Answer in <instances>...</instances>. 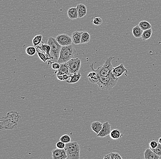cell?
<instances>
[{
  "label": "cell",
  "mask_w": 161,
  "mask_h": 159,
  "mask_svg": "<svg viewBox=\"0 0 161 159\" xmlns=\"http://www.w3.org/2000/svg\"><path fill=\"white\" fill-rule=\"evenodd\" d=\"M118 81V78L114 74L108 76H101L97 84L102 90H110L116 85Z\"/></svg>",
  "instance_id": "1"
},
{
  "label": "cell",
  "mask_w": 161,
  "mask_h": 159,
  "mask_svg": "<svg viewBox=\"0 0 161 159\" xmlns=\"http://www.w3.org/2000/svg\"><path fill=\"white\" fill-rule=\"evenodd\" d=\"M91 39V36L87 32H83L82 34L81 44H86L89 43Z\"/></svg>",
  "instance_id": "23"
},
{
  "label": "cell",
  "mask_w": 161,
  "mask_h": 159,
  "mask_svg": "<svg viewBox=\"0 0 161 159\" xmlns=\"http://www.w3.org/2000/svg\"><path fill=\"white\" fill-rule=\"evenodd\" d=\"M76 53V49L72 45L68 46H62L57 62L60 64L66 63L74 57Z\"/></svg>",
  "instance_id": "2"
},
{
  "label": "cell",
  "mask_w": 161,
  "mask_h": 159,
  "mask_svg": "<svg viewBox=\"0 0 161 159\" xmlns=\"http://www.w3.org/2000/svg\"><path fill=\"white\" fill-rule=\"evenodd\" d=\"M18 123L9 118L7 116H3L0 120V130H11L17 127Z\"/></svg>",
  "instance_id": "6"
},
{
  "label": "cell",
  "mask_w": 161,
  "mask_h": 159,
  "mask_svg": "<svg viewBox=\"0 0 161 159\" xmlns=\"http://www.w3.org/2000/svg\"><path fill=\"white\" fill-rule=\"evenodd\" d=\"M77 10L78 12V18H82L86 15L87 13V8L83 4H78L77 6Z\"/></svg>",
  "instance_id": "14"
},
{
  "label": "cell",
  "mask_w": 161,
  "mask_h": 159,
  "mask_svg": "<svg viewBox=\"0 0 161 159\" xmlns=\"http://www.w3.org/2000/svg\"><path fill=\"white\" fill-rule=\"evenodd\" d=\"M60 64H61V67L58 70L63 72L65 74L70 75L69 69L68 66L67 65L66 62V63H61Z\"/></svg>",
  "instance_id": "29"
},
{
  "label": "cell",
  "mask_w": 161,
  "mask_h": 159,
  "mask_svg": "<svg viewBox=\"0 0 161 159\" xmlns=\"http://www.w3.org/2000/svg\"><path fill=\"white\" fill-rule=\"evenodd\" d=\"M47 42L51 47L50 53L51 57L53 58V60L57 62L62 46L57 41L56 39L52 37L49 38Z\"/></svg>",
  "instance_id": "5"
},
{
  "label": "cell",
  "mask_w": 161,
  "mask_h": 159,
  "mask_svg": "<svg viewBox=\"0 0 161 159\" xmlns=\"http://www.w3.org/2000/svg\"><path fill=\"white\" fill-rule=\"evenodd\" d=\"M66 63L69 69L70 74L78 73L81 67V61L78 58H73Z\"/></svg>",
  "instance_id": "7"
},
{
  "label": "cell",
  "mask_w": 161,
  "mask_h": 159,
  "mask_svg": "<svg viewBox=\"0 0 161 159\" xmlns=\"http://www.w3.org/2000/svg\"><path fill=\"white\" fill-rule=\"evenodd\" d=\"M158 144H159V143L157 141H155V140H152L149 143L150 148L151 149L155 148L158 146Z\"/></svg>",
  "instance_id": "34"
},
{
  "label": "cell",
  "mask_w": 161,
  "mask_h": 159,
  "mask_svg": "<svg viewBox=\"0 0 161 159\" xmlns=\"http://www.w3.org/2000/svg\"><path fill=\"white\" fill-rule=\"evenodd\" d=\"M56 77L58 79L61 81H66L69 78V75L65 74L59 70H57Z\"/></svg>",
  "instance_id": "24"
},
{
  "label": "cell",
  "mask_w": 161,
  "mask_h": 159,
  "mask_svg": "<svg viewBox=\"0 0 161 159\" xmlns=\"http://www.w3.org/2000/svg\"><path fill=\"white\" fill-rule=\"evenodd\" d=\"M153 34V29L152 28L147 30L143 31L141 35V38L143 41H146L150 38Z\"/></svg>",
  "instance_id": "26"
},
{
  "label": "cell",
  "mask_w": 161,
  "mask_h": 159,
  "mask_svg": "<svg viewBox=\"0 0 161 159\" xmlns=\"http://www.w3.org/2000/svg\"><path fill=\"white\" fill-rule=\"evenodd\" d=\"M36 48L34 46H29L26 49V53L30 56H33L36 53Z\"/></svg>",
  "instance_id": "30"
},
{
  "label": "cell",
  "mask_w": 161,
  "mask_h": 159,
  "mask_svg": "<svg viewBox=\"0 0 161 159\" xmlns=\"http://www.w3.org/2000/svg\"><path fill=\"white\" fill-rule=\"evenodd\" d=\"M114 57H110L107 58L103 65L94 69L100 76H108L113 74L112 70L114 67L112 64V61L114 59Z\"/></svg>",
  "instance_id": "4"
},
{
  "label": "cell",
  "mask_w": 161,
  "mask_h": 159,
  "mask_svg": "<svg viewBox=\"0 0 161 159\" xmlns=\"http://www.w3.org/2000/svg\"><path fill=\"white\" fill-rule=\"evenodd\" d=\"M60 140L66 144L71 142V138L68 135L65 134L60 138Z\"/></svg>",
  "instance_id": "31"
},
{
  "label": "cell",
  "mask_w": 161,
  "mask_h": 159,
  "mask_svg": "<svg viewBox=\"0 0 161 159\" xmlns=\"http://www.w3.org/2000/svg\"><path fill=\"white\" fill-rule=\"evenodd\" d=\"M153 151L157 154V155H158V156H161V144L159 143L158 146L157 147L155 148L154 149H151Z\"/></svg>",
  "instance_id": "33"
},
{
  "label": "cell",
  "mask_w": 161,
  "mask_h": 159,
  "mask_svg": "<svg viewBox=\"0 0 161 159\" xmlns=\"http://www.w3.org/2000/svg\"><path fill=\"white\" fill-rule=\"evenodd\" d=\"M92 23L93 25H95L96 26L100 25L102 22V20L101 18L94 17V18H93L92 21Z\"/></svg>",
  "instance_id": "32"
},
{
  "label": "cell",
  "mask_w": 161,
  "mask_h": 159,
  "mask_svg": "<svg viewBox=\"0 0 161 159\" xmlns=\"http://www.w3.org/2000/svg\"><path fill=\"white\" fill-rule=\"evenodd\" d=\"M61 64L58 62H54L51 65V67L55 70H58L60 69Z\"/></svg>",
  "instance_id": "37"
},
{
  "label": "cell",
  "mask_w": 161,
  "mask_h": 159,
  "mask_svg": "<svg viewBox=\"0 0 161 159\" xmlns=\"http://www.w3.org/2000/svg\"><path fill=\"white\" fill-rule=\"evenodd\" d=\"M111 124L108 122L102 123V128L100 132L98 134V137L104 138L109 135L111 132Z\"/></svg>",
  "instance_id": "11"
},
{
  "label": "cell",
  "mask_w": 161,
  "mask_h": 159,
  "mask_svg": "<svg viewBox=\"0 0 161 159\" xmlns=\"http://www.w3.org/2000/svg\"><path fill=\"white\" fill-rule=\"evenodd\" d=\"M36 50L38 57H39L41 60L43 61V62H46V61H48V60H52V58L47 57L44 53L38 50V49H37V48Z\"/></svg>",
  "instance_id": "28"
},
{
  "label": "cell",
  "mask_w": 161,
  "mask_h": 159,
  "mask_svg": "<svg viewBox=\"0 0 161 159\" xmlns=\"http://www.w3.org/2000/svg\"><path fill=\"white\" fill-rule=\"evenodd\" d=\"M67 15L69 18L72 20L76 19L78 18V12H77V8L72 7V8H70L67 11Z\"/></svg>",
  "instance_id": "20"
},
{
  "label": "cell",
  "mask_w": 161,
  "mask_h": 159,
  "mask_svg": "<svg viewBox=\"0 0 161 159\" xmlns=\"http://www.w3.org/2000/svg\"><path fill=\"white\" fill-rule=\"evenodd\" d=\"M56 146L57 148H60V149H64L65 148L66 144L60 141V142H58L56 144Z\"/></svg>",
  "instance_id": "36"
},
{
  "label": "cell",
  "mask_w": 161,
  "mask_h": 159,
  "mask_svg": "<svg viewBox=\"0 0 161 159\" xmlns=\"http://www.w3.org/2000/svg\"><path fill=\"white\" fill-rule=\"evenodd\" d=\"M92 130L94 131L97 134L100 132L102 128V123L98 121L93 122L91 125Z\"/></svg>",
  "instance_id": "18"
},
{
  "label": "cell",
  "mask_w": 161,
  "mask_h": 159,
  "mask_svg": "<svg viewBox=\"0 0 161 159\" xmlns=\"http://www.w3.org/2000/svg\"><path fill=\"white\" fill-rule=\"evenodd\" d=\"M52 155L53 159H67V155L65 149H60L57 148L52 151Z\"/></svg>",
  "instance_id": "9"
},
{
  "label": "cell",
  "mask_w": 161,
  "mask_h": 159,
  "mask_svg": "<svg viewBox=\"0 0 161 159\" xmlns=\"http://www.w3.org/2000/svg\"><path fill=\"white\" fill-rule=\"evenodd\" d=\"M43 39V36L41 34H38L34 37L33 39V44L35 47H36L38 45L40 44Z\"/></svg>",
  "instance_id": "27"
},
{
  "label": "cell",
  "mask_w": 161,
  "mask_h": 159,
  "mask_svg": "<svg viewBox=\"0 0 161 159\" xmlns=\"http://www.w3.org/2000/svg\"><path fill=\"white\" fill-rule=\"evenodd\" d=\"M158 143H159L160 144H161V137H160L159 139V140H158Z\"/></svg>",
  "instance_id": "39"
},
{
  "label": "cell",
  "mask_w": 161,
  "mask_h": 159,
  "mask_svg": "<svg viewBox=\"0 0 161 159\" xmlns=\"http://www.w3.org/2000/svg\"><path fill=\"white\" fill-rule=\"evenodd\" d=\"M65 149L67 155V159H80V147L77 142H70L66 144Z\"/></svg>",
  "instance_id": "3"
},
{
  "label": "cell",
  "mask_w": 161,
  "mask_h": 159,
  "mask_svg": "<svg viewBox=\"0 0 161 159\" xmlns=\"http://www.w3.org/2000/svg\"><path fill=\"white\" fill-rule=\"evenodd\" d=\"M57 41L62 46H68L72 43V37L65 34H59L56 38Z\"/></svg>",
  "instance_id": "8"
},
{
  "label": "cell",
  "mask_w": 161,
  "mask_h": 159,
  "mask_svg": "<svg viewBox=\"0 0 161 159\" xmlns=\"http://www.w3.org/2000/svg\"><path fill=\"white\" fill-rule=\"evenodd\" d=\"M90 67L91 69V72H90L88 75V78H89L90 82L92 83H97L98 82L99 80V78L100 76L99 74L94 70L93 68V63H92L90 65Z\"/></svg>",
  "instance_id": "10"
},
{
  "label": "cell",
  "mask_w": 161,
  "mask_h": 159,
  "mask_svg": "<svg viewBox=\"0 0 161 159\" xmlns=\"http://www.w3.org/2000/svg\"><path fill=\"white\" fill-rule=\"evenodd\" d=\"M127 72V69L124 66V64L121 63L120 65L116 67H114L112 73L117 78L123 75L124 73Z\"/></svg>",
  "instance_id": "12"
},
{
  "label": "cell",
  "mask_w": 161,
  "mask_h": 159,
  "mask_svg": "<svg viewBox=\"0 0 161 159\" xmlns=\"http://www.w3.org/2000/svg\"><path fill=\"white\" fill-rule=\"evenodd\" d=\"M143 30L140 28V26L138 25L135 26L133 28L132 31L133 35L136 38H139L141 37V35H142V33H143Z\"/></svg>",
  "instance_id": "21"
},
{
  "label": "cell",
  "mask_w": 161,
  "mask_h": 159,
  "mask_svg": "<svg viewBox=\"0 0 161 159\" xmlns=\"http://www.w3.org/2000/svg\"><path fill=\"white\" fill-rule=\"evenodd\" d=\"M6 116L9 118L11 119L13 121L18 123L22 119L21 116L19 112L16 111H10L6 114Z\"/></svg>",
  "instance_id": "15"
},
{
  "label": "cell",
  "mask_w": 161,
  "mask_h": 159,
  "mask_svg": "<svg viewBox=\"0 0 161 159\" xmlns=\"http://www.w3.org/2000/svg\"><path fill=\"white\" fill-rule=\"evenodd\" d=\"M111 159H122L121 155L118 153L111 152Z\"/></svg>",
  "instance_id": "35"
},
{
  "label": "cell",
  "mask_w": 161,
  "mask_h": 159,
  "mask_svg": "<svg viewBox=\"0 0 161 159\" xmlns=\"http://www.w3.org/2000/svg\"><path fill=\"white\" fill-rule=\"evenodd\" d=\"M82 32H83L77 31L73 32L72 36V43L77 45L81 44L82 34Z\"/></svg>",
  "instance_id": "16"
},
{
  "label": "cell",
  "mask_w": 161,
  "mask_h": 159,
  "mask_svg": "<svg viewBox=\"0 0 161 159\" xmlns=\"http://www.w3.org/2000/svg\"><path fill=\"white\" fill-rule=\"evenodd\" d=\"M123 134L121 133L119 130L117 129H114L111 131L109 134L110 138L114 140H116L121 138L123 136Z\"/></svg>",
  "instance_id": "22"
},
{
  "label": "cell",
  "mask_w": 161,
  "mask_h": 159,
  "mask_svg": "<svg viewBox=\"0 0 161 159\" xmlns=\"http://www.w3.org/2000/svg\"><path fill=\"white\" fill-rule=\"evenodd\" d=\"M36 48H37L38 50L41 51L44 53L47 57L52 58L53 60V58L51 57L50 55V50H51V47L49 44H40L37 46Z\"/></svg>",
  "instance_id": "13"
},
{
  "label": "cell",
  "mask_w": 161,
  "mask_h": 159,
  "mask_svg": "<svg viewBox=\"0 0 161 159\" xmlns=\"http://www.w3.org/2000/svg\"><path fill=\"white\" fill-rule=\"evenodd\" d=\"M104 159H111V153L108 155H105L104 157Z\"/></svg>",
  "instance_id": "38"
},
{
  "label": "cell",
  "mask_w": 161,
  "mask_h": 159,
  "mask_svg": "<svg viewBox=\"0 0 161 159\" xmlns=\"http://www.w3.org/2000/svg\"><path fill=\"white\" fill-rule=\"evenodd\" d=\"M138 25L143 31L152 28V25H151L149 22L146 21H142L140 22Z\"/></svg>",
  "instance_id": "25"
},
{
  "label": "cell",
  "mask_w": 161,
  "mask_h": 159,
  "mask_svg": "<svg viewBox=\"0 0 161 159\" xmlns=\"http://www.w3.org/2000/svg\"><path fill=\"white\" fill-rule=\"evenodd\" d=\"M144 155L145 159H159L160 157L155 154L150 148H146Z\"/></svg>",
  "instance_id": "17"
},
{
  "label": "cell",
  "mask_w": 161,
  "mask_h": 159,
  "mask_svg": "<svg viewBox=\"0 0 161 159\" xmlns=\"http://www.w3.org/2000/svg\"><path fill=\"white\" fill-rule=\"evenodd\" d=\"M81 77V74L79 73L72 74V75H71V74H70L69 78L66 81L69 83H76L78 82Z\"/></svg>",
  "instance_id": "19"
}]
</instances>
